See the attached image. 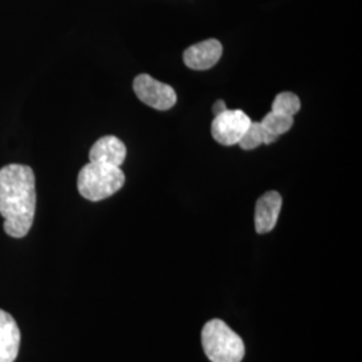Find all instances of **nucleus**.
<instances>
[{"mask_svg": "<svg viewBox=\"0 0 362 362\" xmlns=\"http://www.w3.org/2000/svg\"><path fill=\"white\" fill-rule=\"evenodd\" d=\"M262 144H270L269 136L260 122H251L238 145L245 151H252L257 149Z\"/></svg>", "mask_w": 362, "mask_h": 362, "instance_id": "9b49d317", "label": "nucleus"}, {"mask_svg": "<svg viewBox=\"0 0 362 362\" xmlns=\"http://www.w3.org/2000/svg\"><path fill=\"white\" fill-rule=\"evenodd\" d=\"M125 184V175L119 167L89 163L78 175V191L90 202H101L118 192Z\"/></svg>", "mask_w": 362, "mask_h": 362, "instance_id": "7ed1b4c3", "label": "nucleus"}, {"mask_svg": "<svg viewBox=\"0 0 362 362\" xmlns=\"http://www.w3.org/2000/svg\"><path fill=\"white\" fill-rule=\"evenodd\" d=\"M21 346V330L13 317L0 309V362H13Z\"/></svg>", "mask_w": 362, "mask_h": 362, "instance_id": "1a4fd4ad", "label": "nucleus"}, {"mask_svg": "<svg viewBox=\"0 0 362 362\" xmlns=\"http://www.w3.org/2000/svg\"><path fill=\"white\" fill-rule=\"evenodd\" d=\"M252 121L243 110H226L215 116L211 133L216 143L224 146L238 145Z\"/></svg>", "mask_w": 362, "mask_h": 362, "instance_id": "20e7f679", "label": "nucleus"}, {"mask_svg": "<svg viewBox=\"0 0 362 362\" xmlns=\"http://www.w3.org/2000/svg\"><path fill=\"white\" fill-rule=\"evenodd\" d=\"M260 124H262L263 129L266 130V133L269 136V141L272 144L278 140L279 136H282L284 133L293 128L294 117L270 112L267 116L260 121Z\"/></svg>", "mask_w": 362, "mask_h": 362, "instance_id": "9d476101", "label": "nucleus"}, {"mask_svg": "<svg viewBox=\"0 0 362 362\" xmlns=\"http://www.w3.org/2000/svg\"><path fill=\"white\" fill-rule=\"evenodd\" d=\"M202 344L211 362H242L246 354L243 339L221 320L204 325Z\"/></svg>", "mask_w": 362, "mask_h": 362, "instance_id": "f03ea898", "label": "nucleus"}, {"mask_svg": "<svg viewBox=\"0 0 362 362\" xmlns=\"http://www.w3.org/2000/svg\"><path fill=\"white\" fill-rule=\"evenodd\" d=\"M282 208V196L276 191L266 192L259 197L255 207V230L267 233L274 230Z\"/></svg>", "mask_w": 362, "mask_h": 362, "instance_id": "0eeeda50", "label": "nucleus"}, {"mask_svg": "<svg viewBox=\"0 0 362 362\" xmlns=\"http://www.w3.org/2000/svg\"><path fill=\"white\" fill-rule=\"evenodd\" d=\"M226 110H227V106H226L224 101H216L215 105H214V107H212V112H214L215 116H218V115L226 112Z\"/></svg>", "mask_w": 362, "mask_h": 362, "instance_id": "ddd939ff", "label": "nucleus"}, {"mask_svg": "<svg viewBox=\"0 0 362 362\" xmlns=\"http://www.w3.org/2000/svg\"><path fill=\"white\" fill-rule=\"evenodd\" d=\"M127 157V148L115 136H105L91 146L89 158L90 163L105 164L112 167H121Z\"/></svg>", "mask_w": 362, "mask_h": 362, "instance_id": "6e6552de", "label": "nucleus"}, {"mask_svg": "<svg viewBox=\"0 0 362 362\" xmlns=\"http://www.w3.org/2000/svg\"><path fill=\"white\" fill-rule=\"evenodd\" d=\"M299 109H300V101H299L298 95H296L294 93L285 91L275 97V100L272 103V112L294 117L299 112Z\"/></svg>", "mask_w": 362, "mask_h": 362, "instance_id": "f8f14e48", "label": "nucleus"}, {"mask_svg": "<svg viewBox=\"0 0 362 362\" xmlns=\"http://www.w3.org/2000/svg\"><path fill=\"white\" fill-rule=\"evenodd\" d=\"M133 89L140 101L157 110H168L177 101V95L173 88L148 74L136 77L133 82Z\"/></svg>", "mask_w": 362, "mask_h": 362, "instance_id": "39448f33", "label": "nucleus"}, {"mask_svg": "<svg viewBox=\"0 0 362 362\" xmlns=\"http://www.w3.org/2000/svg\"><path fill=\"white\" fill-rule=\"evenodd\" d=\"M37 206L33 169L10 164L0 169V215L4 231L13 238H25L33 227Z\"/></svg>", "mask_w": 362, "mask_h": 362, "instance_id": "f257e3e1", "label": "nucleus"}, {"mask_svg": "<svg viewBox=\"0 0 362 362\" xmlns=\"http://www.w3.org/2000/svg\"><path fill=\"white\" fill-rule=\"evenodd\" d=\"M223 46L216 39L196 43L184 52V64L192 70H208L219 62Z\"/></svg>", "mask_w": 362, "mask_h": 362, "instance_id": "423d86ee", "label": "nucleus"}]
</instances>
